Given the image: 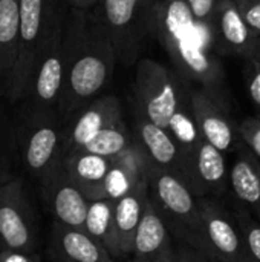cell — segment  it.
Returning <instances> with one entry per match:
<instances>
[{
	"instance_id": "cell-1",
	"label": "cell",
	"mask_w": 260,
	"mask_h": 262,
	"mask_svg": "<svg viewBox=\"0 0 260 262\" xmlns=\"http://www.w3.org/2000/svg\"><path fill=\"white\" fill-rule=\"evenodd\" d=\"M69 54L57 115L66 127L107 86L115 69V52L97 14L70 8L66 12Z\"/></svg>"
},
{
	"instance_id": "cell-2",
	"label": "cell",
	"mask_w": 260,
	"mask_h": 262,
	"mask_svg": "<svg viewBox=\"0 0 260 262\" xmlns=\"http://www.w3.org/2000/svg\"><path fill=\"white\" fill-rule=\"evenodd\" d=\"M153 35L166 48L181 77L198 81L219 95L224 72L210 52L208 26L195 20L185 0H159L155 9Z\"/></svg>"
},
{
	"instance_id": "cell-3",
	"label": "cell",
	"mask_w": 260,
	"mask_h": 262,
	"mask_svg": "<svg viewBox=\"0 0 260 262\" xmlns=\"http://www.w3.org/2000/svg\"><path fill=\"white\" fill-rule=\"evenodd\" d=\"M149 196L158 207L170 235L213 262V253L204 233L198 196L176 173L149 163Z\"/></svg>"
},
{
	"instance_id": "cell-4",
	"label": "cell",
	"mask_w": 260,
	"mask_h": 262,
	"mask_svg": "<svg viewBox=\"0 0 260 262\" xmlns=\"http://www.w3.org/2000/svg\"><path fill=\"white\" fill-rule=\"evenodd\" d=\"M63 0H18V41L14 66L6 77V95L18 101L29 95L38 57L49 38Z\"/></svg>"
},
{
	"instance_id": "cell-5",
	"label": "cell",
	"mask_w": 260,
	"mask_h": 262,
	"mask_svg": "<svg viewBox=\"0 0 260 262\" xmlns=\"http://www.w3.org/2000/svg\"><path fill=\"white\" fill-rule=\"evenodd\" d=\"M159 0H97L93 12L104 28L116 61H138L144 43L153 35L155 9Z\"/></svg>"
},
{
	"instance_id": "cell-6",
	"label": "cell",
	"mask_w": 260,
	"mask_h": 262,
	"mask_svg": "<svg viewBox=\"0 0 260 262\" xmlns=\"http://www.w3.org/2000/svg\"><path fill=\"white\" fill-rule=\"evenodd\" d=\"M63 135L57 111L40 107L23 115L14 132L23 167L40 183L63 161Z\"/></svg>"
},
{
	"instance_id": "cell-7",
	"label": "cell",
	"mask_w": 260,
	"mask_h": 262,
	"mask_svg": "<svg viewBox=\"0 0 260 262\" xmlns=\"http://www.w3.org/2000/svg\"><path fill=\"white\" fill-rule=\"evenodd\" d=\"M188 94L190 88L179 74L170 72L155 60L138 61L135 78L138 111L153 124L167 129L169 120Z\"/></svg>"
},
{
	"instance_id": "cell-8",
	"label": "cell",
	"mask_w": 260,
	"mask_h": 262,
	"mask_svg": "<svg viewBox=\"0 0 260 262\" xmlns=\"http://www.w3.org/2000/svg\"><path fill=\"white\" fill-rule=\"evenodd\" d=\"M66 12L63 8L58 12L54 26L51 29L49 38L38 57L32 84L31 95L34 98L35 107L40 109H55L63 91L67 54H69V35L66 29Z\"/></svg>"
},
{
	"instance_id": "cell-9",
	"label": "cell",
	"mask_w": 260,
	"mask_h": 262,
	"mask_svg": "<svg viewBox=\"0 0 260 262\" xmlns=\"http://www.w3.org/2000/svg\"><path fill=\"white\" fill-rule=\"evenodd\" d=\"M37 230L34 212L23 181L9 178L0 186V247L17 252H35Z\"/></svg>"
},
{
	"instance_id": "cell-10",
	"label": "cell",
	"mask_w": 260,
	"mask_h": 262,
	"mask_svg": "<svg viewBox=\"0 0 260 262\" xmlns=\"http://www.w3.org/2000/svg\"><path fill=\"white\" fill-rule=\"evenodd\" d=\"M198 206L204 233L213 253V262H238L251 258L225 201L211 196H198Z\"/></svg>"
},
{
	"instance_id": "cell-11",
	"label": "cell",
	"mask_w": 260,
	"mask_h": 262,
	"mask_svg": "<svg viewBox=\"0 0 260 262\" xmlns=\"http://www.w3.org/2000/svg\"><path fill=\"white\" fill-rule=\"evenodd\" d=\"M190 101L198 129L208 144L222 154L239 149L242 143L239 129L228 117V111L219 95L205 89L190 91Z\"/></svg>"
},
{
	"instance_id": "cell-12",
	"label": "cell",
	"mask_w": 260,
	"mask_h": 262,
	"mask_svg": "<svg viewBox=\"0 0 260 262\" xmlns=\"http://www.w3.org/2000/svg\"><path fill=\"white\" fill-rule=\"evenodd\" d=\"M40 184L55 223L84 230V220L90 201L78 184L67 175L63 164L49 173Z\"/></svg>"
},
{
	"instance_id": "cell-13",
	"label": "cell",
	"mask_w": 260,
	"mask_h": 262,
	"mask_svg": "<svg viewBox=\"0 0 260 262\" xmlns=\"http://www.w3.org/2000/svg\"><path fill=\"white\" fill-rule=\"evenodd\" d=\"M121 121H124L123 109L116 97L107 95L95 98L81 112H78L64 127L63 158L67 154L81 149L103 129L118 124Z\"/></svg>"
},
{
	"instance_id": "cell-14",
	"label": "cell",
	"mask_w": 260,
	"mask_h": 262,
	"mask_svg": "<svg viewBox=\"0 0 260 262\" xmlns=\"http://www.w3.org/2000/svg\"><path fill=\"white\" fill-rule=\"evenodd\" d=\"M187 184L196 196H211L221 201L230 196L225 157L205 140L196 150Z\"/></svg>"
},
{
	"instance_id": "cell-15",
	"label": "cell",
	"mask_w": 260,
	"mask_h": 262,
	"mask_svg": "<svg viewBox=\"0 0 260 262\" xmlns=\"http://www.w3.org/2000/svg\"><path fill=\"white\" fill-rule=\"evenodd\" d=\"M132 255L144 262H173V236L150 196L135 232Z\"/></svg>"
},
{
	"instance_id": "cell-16",
	"label": "cell",
	"mask_w": 260,
	"mask_h": 262,
	"mask_svg": "<svg viewBox=\"0 0 260 262\" xmlns=\"http://www.w3.org/2000/svg\"><path fill=\"white\" fill-rule=\"evenodd\" d=\"M49 253L54 262H113L110 253L84 230L55 223Z\"/></svg>"
},
{
	"instance_id": "cell-17",
	"label": "cell",
	"mask_w": 260,
	"mask_h": 262,
	"mask_svg": "<svg viewBox=\"0 0 260 262\" xmlns=\"http://www.w3.org/2000/svg\"><path fill=\"white\" fill-rule=\"evenodd\" d=\"M149 163V157L133 138L129 149L112 158L103 184L104 198L118 200L132 192L138 184L147 181Z\"/></svg>"
},
{
	"instance_id": "cell-18",
	"label": "cell",
	"mask_w": 260,
	"mask_h": 262,
	"mask_svg": "<svg viewBox=\"0 0 260 262\" xmlns=\"http://www.w3.org/2000/svg\"><path fill=\"white\" fill-rule=\"evenodd\" d=\"M149 200V181L138 184L127 195L115 200L113 212V258L132 255L136 227Z\"/></svg>"
},
{
	"instance_id": "cell-19",
	"label": "cell",
	"mask_w": 260,
	"mask_h": 262,
	"mask_svg": "<svg viewBox=\"0 0 260 262\" xmlns=\"http://www.w3.org/2000/svg\"><path fill=\"white\" fill-rule=\"evenodd\" d=\"M230 198L260 221V160L245 146L228 172Z\"/></svg>"
},
{
	"instance_id": "cell-20",
	"label": "cell",
	"mask_w": 260,
	"mask_h": 262,
	"mask_svg": "<svg viewBox=\"0 0 260 262\" xmlns=\"http://www.w3.org/2000/svg\"><path fill=\"white\" fill-rule=\"evenodd\" d=\"M135 141L141 146L155 166L170 170L182 178V155L167 129L153 124L138 112L135 121Z\"/></svg>"
},
{
	"instance_id": "cell-21",
	"label": "cell",
	"mask_w": 260,
	"mask_h": 262,
	"mask_svg": "<svg viewBox=\"0 0 260 262\" xmlns=\"http://www.w3.org/2000/svg\"><path fill=\"white\" fill-rule=\"evenodd\" d=\"M110 163L112 158H104L81 149L67 154L61 161L67 175L78 184L89 201L104 198L103 184Z\"/></svg>"
},
{
	"instance_id": "cell-22",
	"label": "cell",
	"mask_w": 260,
	"mask_h": 262,
	"mask_svg": "<svg viewBox=\"0 0 260 262\" xmlns=\"http://www.w3.org/2000/svg\"><path fill=\"white\" fill-rule=\"evenodd\" d=\"M213 21L216 23L219 37L230 51L250 58L253 57L256 32L248 28L234 2L224 0L218 3Z\"/></svg>"
},
{
	"instance_id": "cell-23",
	"label": "cell",
	"mask_w": 260,
	"mask_h": 262,
	"mask_svg": "<svg viewBox=\"0 0 260 262\" xmlns=\"http://www.w3.org/2000/svg\"><path fill=\"white\" fill-rule=\"evenodd\" d=\"M167 130H169V134L172 135V138L175 140V143L178 144V147L181 150V155H182V178L187 183L193 158L196 155V150H198L201 141L204 140L199 129H198L196 120L193 117L190 94L176 107L175 114L169 120Z\"/></svg>"
},
{
	"instance_id": "cell-24",
	"label": "cell",
	"mask_w": 260,
	"mask_h": 262,
	"mask_svg": "<svg viewBox=\"0 0 260 262\" xmlns=\"http://www.w3.org/2000/svg\"><path fill=\"white\" fill-rule=\"evenodd\" d=\"M18 41V0H0V77H8Z\"/></svg>"
},
{
	"instance_id": "cell-25",
	"label": "cell",
	"mask_w": 260,
	"mask_h": 262,
	"mask_svg": "<svg viewBox=\"0 0 260 262\" xmlns=\"http://www.w3.org/2000/svg\"><path fill=\"white\" fill-rule=\"evenodd\" d=\"M113 212L115 200L103 198L89 203L84 232L97 239L113 258Z\"/></svg>"
},
{
	"instance_id": "cell-26",
	"label": "cell",
	"mask_w": 260,
	"mask_h": 262,
	"mask_svg": "<svg viewBox=\"0 0 260 262\" xmlns=\"http://www.w3.org/2000/svg\"><path fill=\"white\" fill-rule=\"evenodd\" d=\"M132 143H133V137L130 130L127 129L126 123L121 121L118 124H113L98 132L90 141H87L81 147V150H86V152H90L104 158H115L120 154H123L126 149H129Z\"/></svg>"
},
{
	"instance_id": "cell-27",
	"label": "cell",
	"mask_w": 260,
	"mask_h": 262,
	"mask_svg": "<svg viewBox=\"0 0 260 262\" xmlns=\"http://www.w3.org/2000/svg\"><path fill=\"white\" fill-rule=\"evenodd\" d=\"M225 203L230 207L234 221L241 230L248 255L256 262H260V221L256 220L247 209H244L239 203L233 201L230 196Z\"/></svg>"
},
{
	"instance_id": "cell-28",
	"label": "cell",
	"mask_w": 260,
	"mask_h": 262,
	"mask_svg": "<svg viewBox=\"0 0 260 262\" xmlns=\"http://www.w3.org/2000/svg\"><path fill=\"white\" fill-rule=\"evenodd\" d=\"M15 147V138L14 134L8 130L5 123L0 118V186L6 183L11 175V157L12 149Z\"/></svg>"
},
{
	"instance_id": "cell-29",
	"label": "cell",
	"mask_w": 260,
	"mask_h": 262,
	"mask_svg": "<svg viewBox=\"0 0 260 262\" xmlns=\"http://www.w3.org/2000/svg\"><path fill=\"white\" fill-rule=\"evenodd\" d=\"M242 143L260 160V118H245L239 126Z\"/></svg>"
},
{
	"instance_id": "cell-30",
	"label": "cell",
	"mask_w": 260,
	"mask_h": 262,
	"mask_svg": "<svg viewBox=\"0 0 260 262\" xmlns=\"http://www.w3.org/2000/svg\"><path fill=\"white\" fill-rule=\"evenodd\" d=\"M196 21L210 26L216 11V0H185Z\"/></svg>"
},
{
	"instance_id": "cell-31",
	"label": "cell",
	"mask_w": 260,
	"mask_h": 262,
	"mask_svg": "<svg viewBox=\"0 0 260 262\" xmlns=\"http://www.w3.org/2000/svg\"><path fill=\"white\" fill-rule=\"evenodd\" d=\"M238 8L248 28L260 34V0H241Z\"/></svg>"
},
{
	"instance_id": "cell-32",
	"label": "cell",
	"mask_w": 260,
	"mask_h": 262,
	"mask_svg": "<svg viewBox=\"0 0 260 262\" xmlns=\"http://www.w3.org/2000/svg\"><path fill=\"white\" fill-rule=\"evenodd\" d=\"M173 262H210L207 258H204L201 253L193 250L190 246L179 243L175 246V255H173Z\"/></svg>"
},
{
	"instance_id": "cell-33",
	"label": "cell",
	"mask_w": 260,
	"mask_h": 262,
	"mask_svg": "<svg viewBox=\"0 0 260 262\" xmlns=\"http://www.w3.org/2000/svg\"><path fill=\"white\" fill-rule=\"evenodd\" d=\"M0 262H40L35 252H17L0 247Z\"/></svg>"
},
{
	"instance_id": "cell-34",
	"label": "cell",
	"mask_w": 260,
	"mask_h": 262,
	"mask_svg": "<svg viewBox=\"0 0 260 262\" xmlns=\"http://www.w3.org/2000/svg\"><path fill=\"white\" fill-rule=\"evenodd\" d=\"M248 89H250V97H251L253 103L260 107V64H259V69L254 72L253 78L250 80V86H248Z\"/></svg>"
},
{
	"instance_id": "cell-35",
	"label": "cell",
	"mask_w": 260,
	"mask_h": 262,
	"mask_svg": "<svg viewBox=\"0 0 260 262\" xmlns=\"http://www.w3.org/2000/svg\"><path fill=\"white\" fill-rule=\"evenodd\" d=\"M67 3L72 5V8H78V9H89L93 8L97 0H64Z\"/></svg>"
},
{
	"instance_id": "cell-36",
	"label": "cell",
	"mask_w": 260,
	"mask_h": 262,
	"mask_svg": "<svg viewBox=\"0 0 260 262\" xmlns=\"http://www.w3.org/2000/svg\"><path fill=\"white\" fill-rule=\"evenodd\" d=\"M254 61H257L260 64V34H256V40H254V51H253V57Z\"/></svg>"
},
{
	"instance_id": "cell-37",
	"label": "cell",
	"mask_w": 260,
	"mask_h": 262,
	"mask_svg": "<svg viewBox=\"0 0 260 262\" xmlns=\"http://www.w3.org/2000/svg\"><path fill=\"white\" fill-rule=\"evenodd\" d=\"M238 262H256L253 258H245V259H241V261Z\"/></svg>"
},
{
	"instance_id": "cell-38",
	"label": "cell",
	"mask_w": 260,
	"mask_h": 262,
	"mask_svg": "<svg viewBox=\"0 0 260 262\" xmlns=\"http://www.w3.org/2000/svg\"><path fill=\"white\" fill-rule=\"evenodd\" d=\"M130 262H144V261H139V259H135V258H133Z\"/></svg>"
}]
</instances>
